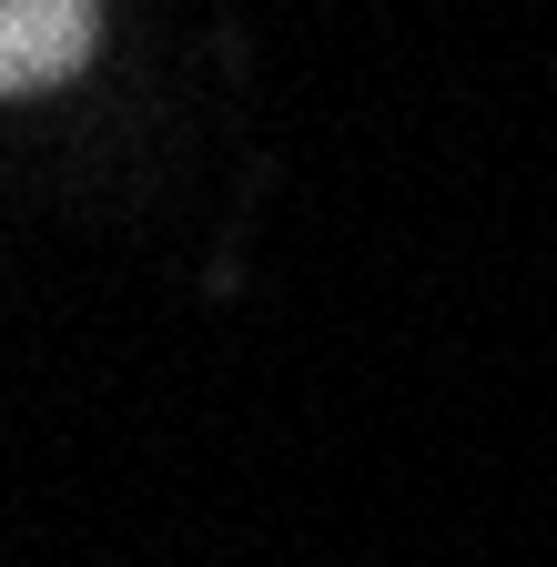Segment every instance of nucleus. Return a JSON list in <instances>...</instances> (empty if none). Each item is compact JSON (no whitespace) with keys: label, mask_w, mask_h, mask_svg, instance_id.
<instances>
[{"label":"nucleus","mask_w":557,"mask_h":567,"mask_svg":"<svg viewBox=\"0 0 557 567\" xmlns=\"http://www.w3.org/2000/svg\"><path fill=\"white\" fill-rule=\"evenodd\" d=\"M102 41V0H0V102L82 82Z\"/></svg>","instance_id":"f257e3e1"}]
</instances>
